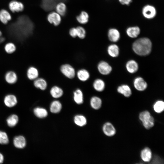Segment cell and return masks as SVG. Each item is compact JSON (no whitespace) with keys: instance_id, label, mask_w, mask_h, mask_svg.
Returning <instances> with one entry per match:
<instances>
[{"instance_id":"cell-29","label":"cell","mask_w":164,"mask_h":164,"mask_svg":"<svg viewBox=\"0 0 164 164\" xmlns=\"http://www.w3.org/2000/svg\"><path fill=\"white\" fill-rule=\"evenodd\" d=\"M33 112L36 116L39 118H43L46 117L48 113L46 109L40 107L35 108Z\"/></svg>"},{"instance_id":"cell-12","label":"cell","mask_w":164,"mask_h":164,"mask_svg":"<svg viewBox=\"0 0 164 164\" xmlns=\"http://www.w3.org/2000/svg\"><path fill=\"white\" fill-rule=\"evenodd\" d=\"M4 101L5 105L10 108L14 107L17 103L15 96L11 94L6 95L4 98Z\"/></svg>"},{"instance_id":"cell-33","label":"cell","mask_w":164,"mask_h":164,"mask_svg":"<svg viewBox=\"0 0 164 164\" xmlns=\"http://www.w3.org/2000/svg\"><path fill=\"white\" fill-rule=\"evenodd\" d=\"M57 12L60 15L64 16L66 13L67 8L65 4L60 2L56 5L55 8Z\"/></svg>"},{"instance_id":"cell-36","label":"cell","mask_w":164,"mask_h":164,"mask_svg":"<svg viewBox=\"0 0 164 164\" xmlns=\"http://www.w3.org/2000/svg\"><path fill=\"white\" fill-rule=\"evenodd\" d=\"M5 51L8 54H11L14 52L16 50L15 45L11 42L6 43L4 46Z\"/></svg>"},{"instance_id":"cell-15","label":"cell","mask_w":164,"mask_h":164,"mask_svg":"<svg viewBox=\"0 0 164 164\" xmlns=\"http://www.w3.org/2000/svg\"><path fill=\"white\" fill-rule=\"evenodd\" d=\"M13 143L15 147L19 149H23L26 145V140L22 136L19 135L15 137L13 139Z\"/></svg>"},{"instance_id":"cell-1","label":"cell","mask_w":164,"mask_h":164,"mask_svg":"<svg viewBox=\"0 0 164 164\" xmlns=\"http://www.w3.org/2000/svg\"><path fill=\"white\" fill-rule=\"evenodd\" d=\"M12 34L19 37H25L29 35L32 32L33 25L29 18L22 15L18 18L17 21L8 27Z\"/></svg>"},{"instance_id":"cell-13","label":"cell","mask_w":164,"mask_h":164,"mask_svg":"<svg viewBox=\"0 0 164 164\" xmlns=\"http://www.w3.org/2000/svg\"><path fill=\"white\" fill-rule=\"evenodd\" d=\"M108 36L110 41L115 42L118 41L120 39V34L118 30L113 28L109 30Z\"/></svg>"},{"instance_id":"cell-4","label":"cell","mask_w":164,"mask_h":164,"mask_svg":"<svg viewBox=\"0 0 164 164\" xmlns=\"http://www.w3.org/2000/svg\"><path fill=\"white\" fill-rule=\"evenodd\" d=\"M60 70L64 76L69 79L73 78L76 75L75 69L69 64H65L62 65L60 67Z\"/></svg>"},{"instance_id":"cell-25","label":"cell","mask_w":164,"mask_h":164,"mask_svg":"<svg viewBox=\"0 0 164 164\" xmlns=\"http://www.w3.org/2000/svg\"><path fill=\"white\" fill-rule=\"evenodd\" d=\"M83 94L82 91L80 89H76L73 92V99L77 104H81L83 103Z\"/></svg>"},{"instance_id":"cell-38","label":"cell","mask_w":164,"mask_h":164,"mask_svg":"<svg viewBox=\"0 0 164 164\" xmlns=\"http://www.w3.org/2000/svg\"><path fill=\"white\" fill-rule=\"evenodd\" d=\"M77 36L80 39H83L86 36V31L84 28L81 26L77 27Z\"/></svg>"},{"instance_id":"cell-10","label":"cell","mask_w":164,"mask_h":164,"mask_svg":"<svg viewBox=\"0 0 164 164\" xmlns=\"http://www.w3.org/2000/svg\"><path fill=\"white\" fill-rule=\"evenodd\" d=\"M56 2L55 0H42L41 6L44 10L50 11L55 8Z\"/></svg>"},{"instance_id":"cell-43","label":"cell","mask_w":164,"mask_h":164,"mask_svg":"<svg viewBox=\"0 0 164 164\" xmlns=\"http://www.w3.org/2000/svg\"><path fill=\"white\" fill-rule=\"evenodd\" d=\"M56 2H66L67 0H55Z\"/></svg>"},{"instance_id":"cell-9","label":"cell","mask_w":164,"mask_h":164,"mask_svg":"<svg viewBox=\"0 0 164 164\" xmlns=\"http://www.w3.org/2000/svg\"><path fill=\"white\" fill-rule=\"evenodd\" d=\"M134 85L136 89L140 91H144L147 87V83L141 77H138L135 79Z\"/></svg>"},{"instance_id":"cell-23","label":"cell","mask_w":164,"mask_h":164,"mask_svg":"<svg viewBox=\"0 0 164 164\" xmlns=\"http://www.w3.org/2000/svg\"><path fill=\"white\" fill-rule=\"evenodd\" d=\"M126 67L127 70L129 72L131 73H133L138 70V65L135 61L131 60L127 62Z\"/></svg>"},{"instance_id":"cell-31","label":"cell","mask_w":164,"mask_h":164,"mask_svg":"<svg viewBox=\"0 0 164 164\" xmlns=\"http://www.w3.org/2000/svg\"><path fill=\"white\" fill-rule=\"evenodd\" d=\"M76 19L80 23L86 24L88 21L89 15L87 12L83 11L81 12L80 14L77 17Z\"/></svg>"},{"instance_id":"cell-19","label":"cell","mask_w":164,"mask_h":164,"mask_svg":"<svg viewBox=\"0 0 164 164\" xmlns=\"http://www.w3.org/2000/svg\"><path fill=\"white\" fill-rule=\"evenodd\" d=\"M140 29L137 26L130 27L128 28L126 30V32L128 36L132 38L137 37L139 34Z\"/></svg>"},{"instance_id":"cell-34","label":"cell","mask_w":164,"mask_h":164,"mask_svg":"<svg viewBox=\"0 0 164 164\" xmlns=\"http://www.w3.org/2000/svg\"><path fill=\"white\" fill-rule=\"evenodd\" d=\"M74 122L77 125L83 126L87 124V120L85 118L81 115H77L74 118Z\"/></svg>"},{"instance_id":"cell-28","label":"cell","mask_w":164,"mask_h":164,"mask_svg":"<svg viewBox=\"0 0 164 164\" xmlns=\"http://www.w3.org/2000/svg\"><path fill=\"white\" fill-rule=\"evenodd\" d=\"M91 107L94 109L97 110L101 107L102 101L99 97L97 96L92 97L90 100Z\"/></svg>"},{"instance_id":"cell-2","label":"cell","mask_w":164,"mask_h":164,"mask_svg":"<svg viewBox=\"0 0 164 164\" xmlns=\"http://www.w3.org/2000/svg\"><path fill=\"white\" fill-rule=\"evenodd\" d=\"M152 43L147 38H142L136 40L133 43L132 48L134 52L140 56H145L151 51Z\"/></svg>"},{"instance_id":"cell-27","label":"cell","mask_w":164,"mask_h":164,"mask_svg":"<svg viewBox=\"0 0 164 164\" xmlns=\"http://www.w3.org/2000/svg\"><path fill=\"white\" fill-rule=\"evenodd\" d=\"M108 52L109 55L111 57H116L119 53V49L117 45L111 44L108 46Z\"/></svg>"},{"instance_id":"cell-32","label":"cell","mask_w":164,"mask_h":164,"mask_svg":"<svg viewBox=\"0 0 164 164\" xmlns=\"http://www.w3.org/2000/svg\"><path fill=\"white\" fill-rule=\"evenodd\" d=\"M18 121V116L15 114L10 116L6 120L8 125L10 127H12L15 126Z\"/></svg>"},{"instance_id":"cell-5","label":"cell","mask_w":164,"mask_h":164,"mask_svg":"<svg viewBox=\"0 0 164 164\" xmlns=\"http://www.w3.org/2000/svg\"><path fill=\"white\" fill-rule=\"evenodd\" d=\"M142 12L143 16L149 19L154 18L156 14V11L155 7L149 5L145 6L142 9Z\"/></svg>"},{"instance_id":"cell-39","label":"cell","mask_w":164,"mask_h":164,"mask_svg":"<svg viewBox=\"0 0 164 164\" xmlns=\"http://www.w3.org/2000/svg\"><path fill=\"white\" fill-rule=\"evenodd\" d=\"M69 34L70 36L73 38H75L77 36V32L76 28H72L69 31Z\"/></svg>"},{"instance_id":"cell-6","label":"cell","mask_w":164,"mask_h":164,"mask_svg":"<svg viewBox=\"0 0 164 164\" xmlns=\"http://www.w3.org/2000/svg\"><path fill=\"white\" fill-rule=\"evenodd\" d=\"M97 69L102 74L106 75L110 73L112 70L111 67L106 62L102 61L97 65Z\"/></svg>"},{"instance_id":"cell-21","label":"cell","mask_w":164,"mask_h":164,"mask_svg":"<svg viewBox=\"0 0 164 164\" xmlns=\"http://www.w3.org/2000/svg\"><path fill=\"white\" fill-rule=\"evenodd\" d=\"M50 93L52 96L56 98L60 97L63 94L62 89L57 86L52 87L50 89Z\"/></svg>"},{"instance_id":"cell-42","label":"cell","mask_w":164,"mask_h":164,"mask_svg":"<svg viewBox=\"0 0 164 164\" xmlns=\"http://www.w3.org/2000/svg\"><path fill=\"white\" fill-rule=\"evenodd\" d=\"M4 161V157L3 155L0 153V163H2Z\"/></svg>"},{"instance_id":"cell-22","label":"cell","mask_w":164,"mask_h":164,"mask_svg":"<svg viewBox=\"0 0 164 164\" xmlns=\"http://www.w3.org/2000/svg\"><path fill=\"white\" fill-rule=\"evenodd\" d=\"M11 19V16L8 11L4 9L0 11V21L2 23L6 24Z\"/></svg>"},{"instance_id":"cell-16","label":"cell","mask_w":164,"mask_h":164,"mask_svg":"<svg viewBox=\"0 0 164 164\" xmlns=\"http://www.w3.org/2000/svg\"><path fill=\"white\" fill-rule=\"evenodd\" d=\"M5 80L6 81L10 84L15 83L17 80V76L14 71H10L7 72L5 75Z\"/></svg>"},{"instance_id":"cell-11","label":"cell","mask_w":164,"mask_h":164,"mask_svg":"<svg viewBox=\"0 0 164 164\" xmlns=\"http://www.w3.org/2000/svg\"><path fill=\"white\" fill-rule=\"evenodd\" d=\"M47 18L50 23L55 26L58 25L61 21L60 15L57 12H55L50 13L48 15Z\"/></svg>"},{"instance_id":"cell-26","label":"cell","mask_w":164,"mask_h":164,"mask_svg":"<svg viewBox=\"0 0 164 164\" xmlns=\"http://www.w3.org/2000/svg\"><path fill=\"white\" fill-rule=\"evenodd\" d=\"M94 89L99 92L103 91L104 89L105 84L104 81L101 79H97L95 80L93 83Z\"/></svg>"},{"instance_id":"cell-20","label":"cell","mask_w":164,"mask_h":164,"mask_svg":"<svg viewBox=\"0 0 164 164\" xmlns=\"http://www.w3.org/2000/svg\"><path fill=\"white\" fill-rule=\"evenodd\" d=\"M78 79L82 81H87L89 78L90 74L89 72L85 69H81L78 70L77 73Z\"/></svg>"},{"instance_id":"cell-8","label":"cell","mask_w":164,"mask_h":164,"mask_svg":"<svg viewBox=\"0 0 164 164\" xmlns=\"http://www.w3.org/2000/svg\"><path fill=\"white\" fill-rule=\"evenodd\" d=\"M9 7L13 12L22 11L24 8V5L22 2L15 0L11 1L9 3Z\"/></svg>"},{"instance_id":"cell-17","label":"cell","mask_w":164,"mask_h":164,"mask_svg":"<svg viewBox=\"0 0 164 164\" xmlns=\"http://www.w3.org/2000/svg\"><path fill=\"white\" fill-rule=\"evenodd\" d=\"M33 84L35 87L42 90H45L47 86L46 81L42 78H37L34 80Z\"/></svg>"},{"instance_id":"cell-3","label":"cell","mask_w":164,"mask_h":164,"mask_svg":"<svg viewBox=\"0 0 164 164\" xmlns=\"http://www.w3.org/2000/svg\"><path fill=\"white\" fill-rule=\"evenodd\" d=\"M139 118L144 127L146 129H149L154 125V118L147 111L141 112L139 114Z\"/></svg>"},{"instance_id":"cell-41","label":"cell","mask_w":164,"mask_h":164,"mask_svg":"<svg viewBox=\"0 0 164 164\" xmlns=\"http://www.w3.org/2000/svg\"><path fill=\"white\" fill-rule=\"evenodd\" d=\"M2 33L0 31V43L3 42L5 40V38L2 36Z\"/></svg>"},{"instance_id":"cell-7","label":"cell","mask_w":164,"mask_h":164,"mask_svg":"<svg viewBox=\"0 0 164 164\" xmlns=\"http://www.w3.org/2000/svg\"><path fill=\"white\" fill-rule=\"evenodd\" d=\"M102 130L105 135L109 137H111L115 135L116 129L113 125L109 122L105 123L103 125Z\"/></svg>"},{"instance_id":"cell-40","label":"cell","mask_w":164,"mask_h":164,"mask_svg":"<svg viewBox=\"0 0 164 164\" xmlns=\"http://www.w3.org/2000/svg\"><path fill=\"white\" fill-rule=\"evenodd\" d=\"M119 2L122 5H129L132 0H118Z\"/></svg>"},{"instance_id":"cell-14","label":"cell","mask_w":164,"mask_h":164,"mask_svg":"<svg viewBox=\"0 0 164 164\" xmlns=\"http://www.w3.org/2000/svg\"><path fill=\"white\" fill-rule=\"evenodd\" d=\"M141 157L142 159L145 162H149L152 159V152L151 149L148 147L143 149L141 152Z\"/></svg>"},{"instance_id":"cell-37","label":"cell","mask_w":164,"mask_h":164,"mask_svg":"<svg viewBox=\"0 0 164 164\" xmlns=\"http://www.w3.org/2000/svg\"><path fill=\"white\" fill-rule=\"evenodd\" d=\"M9 143V139L7 134L5 132L0 131V144L6 145Z\"/></svg>"},{"instance_id":"cell-30","label":"cell","mask_w":164,"mask_h":164,"mask_svg":"<svg viewBox=\"0 0 164 164\" xmlns=\"http://www.w3.org/2000/svg\"><path fill=\"white\" fill-rule=\"evenodd\" d=\"M62 104L58 101H54L51 104L50 111L52 113H56L59 112L62 108Z\"/></svg>"},{"instance_id":"cell-18","label":"cell","mask_w":164,"mask_h":164,"mask_svg":"<svg viewBox=\"0 0 164 164\" xmlns=\"http://www.w3.org/2000/svg\"><path fill=\"white\" fill-rule=\"evenodd\" d=\"M39 73L37 69L32 66L28 68L27 71V76L30 80H35L38 77Z\"/></svg>"},{"instance_id":"cell-35","label":"cell","mask_w":164,"mask_h":164,"mask_svg":"<svg viewBox=\"0 0 164 164\" xmlns=\"http://www.w3.org/2000/svg\"><path fill=\"white\" fill-rule=\"evenodd\" d=\"M153 108L156 113H161L164 110V102L161 100L156 101L154 104Z\"/></svg>"},{"instance_id":"cell-24","label":"cell","mask_w":164,"mask_h":164,"mask_svg":"<svg viewBox=\"0 0 164 164\" xmlns=\"http://www.w3.org/2000/svg\"><path fill=\"white\" fill-rule=\"evenodd\" d=\"M117 91L126 97H130L132 94V91L130 87L127 85H123L118 87Z\"/></svg>"}]
</instances>
